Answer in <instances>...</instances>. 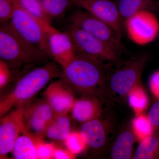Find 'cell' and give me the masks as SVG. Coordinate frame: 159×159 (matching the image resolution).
Instances as JSON below:
<instances>
[{
  "mask_svg": "<svg viewBox=\"0 0 159 159\" xmlns=\"http://www.w3.org/2000/svg\"><path fill=\"white\" fill-rule=\"evenodd\" d=\"M25 131L17 138L12 152L16 159H37V138Z\"/></svg>",
  "mask_w": 159,
  "mask_h": 159,
  "instance_id": "obj_16",
  "label": "cell"
},
{
  "mask_svg": "<svg viewBox=\"0 0 159 159\" xmlns=\"http://www.w3.org/2000/svg\"><path fill=\"white\" fill-rule=\"evenodd\" d=\"M23 116L25 131L34 137L43 138L55 114L44 99L24 106Z\"/></svg>",
  "mask_w": 159,
  "mask_h": 159,
  "instance_id": "obj_10",
  "label": "cell"
},
{
  "mask_svg": "<svg viewBox=\"0 0 159 159\" xmlns=\"http://www.w3.org/2000/svg\"><path fill=\"white\" fill-rule=\"evenodd\" d=\"M47 34L51 58L64 69L77 54L72 39L67 32L59 31L51 25L47 27Z\"/></svg>",
  "mask_w": 159,
  "mask_h": 159,
  "instance_id": "obj_11",
  "label": "cell"
},
{
  "mask_svg": "<svg viewBox=\"0 0 159 159\" xmlns=\"http://www.w3.org/2000/svg\"><path fill=\"white\" fill-rule=\"evenodd\" d=\"M159 155V129L140 142L134 154V159L158 158Z\"/></svg>",
  "mask_w": 159,
  "mask_h": 159,
  "instance_id": "obj_19",
  "label": "cell"
},
{
  "mask_svg": "<svg viewBox=\"0 0 159 159\" xmlns=\"http://www.w3.org/2000/svg\"><path fill=\"white\" fill-rule=\"evenodd\" d=\"M43 95L55 116L67 115L76 100L74 92L60 79L51 83Z\"/></svg>",
  "mask_w": 159,
  "mask_h": 159,
  "instance_id": "obj_13",
  "label": "cell"
},
{
  "mask_svg": "<svg viewBox=\"0 0 159 159\" xmlns=\"http://www.w3.org/2000/svg\"><path fill=\"white\" fill-rule=\"evenodd\" d=\"M71 111L74 119L83 124L100 117L102 107L100 100L97 97L84 96L75 100Z\"/></svg>",
  "mask_w": 159,
  "mask_h": 159,
  "instance_id": "obj_15",
  "label": "cell"
},
{
  "mask_svg": "<svg viewBox=\"0 0 159 159\" xmlns=\"http://www.w3.org/2000/svg\"><path fill=\"white\" fill-rule=\"evenodd\" d=\"M158 159H159V157H158Z\"/></svg>",
  "mask_w": 159,
  "mask_h": 159,
  "instance_id": "obj_32",
  "label": "cell"
},
{
  "mask_svg": "<svg viewBox=\"0 0 159 159\" xmlns=\"http://www.w3.org/2000/svg\"><path fill=\"white\" fill-rule=\"evenodd\" d=\"M15 0H0V22L9 21L14 10Z\"/></svg>",
  "mask_w": 159,
  "mask_h": 159,
  "instance_id": "obj_27",
  "label": "cell"
},
{
  "mask_svg": "<svg viewBox=\"0 0 159 159\" xmlns=\"http://www.w3.org/2000/svg\"><path fill=\"white\" fill-rule=\"evenodd\" d=\"M135 136L129 129L122 131L112 146L110 157L113 159H129L133 157Z\"/></svg>",
  "mask_w": 159,
  "mask_h": 159,
  "instance_id": "obj_17",
  "label": "cell"
},
{
  "mask_svg": "<svg viewBox=\"0 0 159 159\" xmlns=\"http://www.w3.org/2000/svg\"><path fill=\"white\" fill-rule=\"evenodd\" d=\"M9 22L15 30L23 39L51 57L47 37V28L51 25L43 24L21 9L16 2Z\"/></svg>",
  "mask_w": 159,
  "mask_h": 159,
  "instance_id": "obj_5",
  "label": "cell"
},
{
  "mask_svg": "<svg viewBox=\"0 0 159 159\" xmlns=\"http://www.w3.org/2000/svg\"><path fill=\"white\" fill-rule=\"evenodd\" d=\"M99 118L83 123L80 130L87 147L96 152L104 148L108 139V125Z\"/></svg>",
  "mask_w": 159,
  "mask_h": 159,
  "instance_id": "obj_14",
  "label": "cell"
},
{
  "mask_svg": "<svg viewBox=\"0 0 159 159\" xmlns=\"http://www.w3.org/2000/svg\"><path fill=\"white\" fill-rule=\"evenodd\" d=\"M16 71L12 70L7 63L0 59V89L2 91L9 84Z\"/></svg>",
  "mask_w": 159,
  "mask_h": 159,
  "instance_id": "obj_28",
  "label": "cell"
},
{
  "mask_svg": "<svg viewBox=\"0 0 159 159\" xmlns=\"http://www.w3.org/2000/svg\"><path fill=\"white\" fill-rule=\"evenodd\" d=\"M81 8L108 24L122 39L123 21L116 3L111 0H73Z\"/></svg>",
  "mask_w": 159,
  "mask_h": 159,
  "instance_id": "obj_9",
  "label": "cell"
},
{
  "mask_svg": "<svg viewBox=\"0 0 159 159\" xmlns=\"http://www.w3.org/2000/svg\"><path fill=\"white\" fill-rule=\"evenodd\" d=\"M108 66L97 57L77 52L73 60L62 69L59 79L74 93L97 97L108 90Z\"/></svg>",
  "mask_w": 159,
  "mask_h": 159,
  "instance_id": "obj_1",
  "label": "cell"
},
{
  "mask_svg": "<svg viewBox=\"0 0 159 159\" xmlns=\"http://www.w3.org/2000/svg\"><path fill=\"white\" fill-rule=\"evenodd\" d=\"M44 11L50 22L62 18L71 7L73 0H41Z\"/></svg>",
  "mask_w": 159,
  "mask_h": 159,
  "instance_id": "obj_20",
  "label": "cell"
},
{
  "mask_svg": "<svg viewBox=\"0 0 159 159\" xmlns=\"http://www.w3.org/2000/svg\"><path fill=\"white\" fill-rule=\"evenodd\" d=\"M67 26L66 31L72 39L77 53L93 56L102 61L119 62L120 51L116 48L75 26Z\"/></svg>",
  "mask_w": 159,
  "mask_h": 159,
  "instance_id": "obj_6",
  "label": "cell"
},
{
  "mask_svg": "<svg viewBox=\"0 0 159 159\" xmlns=\"http://www.w3.org/2000/svg\"><path fill=\"white\" fill-rule=\"evenodd\" d=\"M65 143L67 149L74 155L81 153L87 147L80 131L71 132Z\"/></svg>",
  "mask_w": 159,
  "mask_h": 159,
  "instance_id": "obj_25",
  "label": "cell"
},
{
  "mask_svg": "<svg viewBox=\"0 0 159 159\" xmlns=\"http://www.w3.org/2000/svg\"><path fill=\"white\" fill-rule=\"evenodd\" d=\"M129 103L136 116L142 114L148 103V96L140 83L129 93Z\"/></svg>",
  "mask_w": 159,
  "mask_h": 159,
  "instance_id": "obj_22",
  "label": "cell"
},
{
  "mask_svg": "<svg viewBox=\"0 0 159 159\" xmlns=\"http://www.w3.org/2000/svg\"><path fill=\"white\" fill-rule=\"evenodd\" d=\"M75 155L71 153L67 149L56 147L54 152V159H74Z\"/></svg>",
  "mask_w": 159,
  "mask_h": 159,
  "instance_id": "obj_31",
  "label": "cell"
},
{
  "mask_svg": "<svg viewBox=\"0 0 159 159\" xmlns=\"http://www.w3.org/2000/svg\"><path fill=\"white\" fill-rule=\"evenodd\" d=\"M24 107H18L7 116L1 118L0 122V157L4 158L12 152L15 144L25 131Z\"/></svg>",
  "mask_w": 159,
  "mask_h": 159,
  "instance_id": "obj_12",
  "label": "cell"
},
{
  "mask_svg": "<svg viewBox=\"0 0 159 159\" xmlns=\"http://www.w3.org/2000/svg\"><path fill=\"white\" fill-rule=\"evenodd\" d=\"M149 87L154 97L159 100V70L152 75L149 80Z\"/></svg>",
  "mask_w": 159,
  "mask_h": 159,
  "instance_id": "obj_30",
  "label": "cell"
},
{
  "mask_svg": "<svg viewBox=\"0 0 159 159\" xmlns=\"http://www.w3.org/2000/svg\"><path fill=\"white\" fill-rule=\"evenodd\" d=\"M56 146L52 143L45 142L43 138H37L36 150L37 158L39 159H54Z\"/></svg>",
  "mask_w": 159,
  "mask_h": 159,
  "instance_id": "obj_26",
  "label": "cell"
},
{
  "mask_svg": "<svg viewBox=\"0 0 159 159\" xmlns=\"http://www.w3.org/2000/svg\"><path fill=\"white\" fill-rule=\"evenodd\" d=\"M159 2V0H158Z\"/></svg>",
  "mask_w": 159,
  "mask_h": 159,
  "instance_id": "obj_33",
  "label": "cell"
},
{
  "mask_svg": "<svg viewBox=\"0 0 159 159\" xmlns=\"http://www.w3.org/2000/svg\"><path fill=\"white\" fill-rule=\"evenodd\" d=\"M77 8L69 14L67 19L68 25L83 30L119 51L122 50V39L112 27L87 11Z\"/></svg>",
  "mask_w": 159,
  "mask_h": 159,
  "instance_id": "obj_7",
  "label": "cell"
},
{
  "mask_svg": "<svg viewBox=\"0 0 159 159\" xmlns=\"http://www.w3.org/2000/svg\"><path fill=\"white\" fill-rule=\"evenodd\" d=\"M133 132L139 142L153 133L154 129L147 116L140 114L133 120Z\"/></svg>",
  "mask_w": 159,
  "mask_h": 159,
  "instance_id": "obj_23",
  "label": "cell"
},
{
  "mask_svg": "<svg viewBox=\"0 0 159 159\" xmlns=\"http://www.w3.org/2000/svg\"><path fill=\"white\" fill-rule=\"evenodd\" d=\"M51 58L23 39L9 21L1 23L0 59L7 63L12 70L16 72L22 68L45 63Z\"/></svg>",
  "mask_w": 159,
  "mask_h": 159,
  "instance_id": "obj_3",
  "label": "cell"
},
{
  "mask_svg": "<svg viewBox=\"0 0 159 159\" xmlns=\"http://www.w3.org/2000/svg\"><path fill=\"white\" fill-rule=\"evenodd\" d=\"M147 116L154 130L159 129V100L152 106Z\"/></svg>",
  "mask_w": 159,
  "mask_h": 159,
  "instance_id": "obj_29",
  "label": "cell"
},
{
  "mask_svg": "<svg viewBox=\"0 0 159 159\" xmlns=\"http://www.w3.org/2000/svg\"><path fill=\"white\" fill-rule=\"evenodd\" d=\"M62 70L54 60L23 74L18 80L13 89L1 98V118L13 107L18 108L27 105L49 82L59 78Z\"/></svg>",
  "mask_w": 159,
  "mask_h": 159,
  "instance_id": "obj_2",
  "label": "cell"
},
{
  "mask_svg": "<svg viewBox=\"0 0 159 159\" xmlns=\"http://www.w3.org/2000/svg\"><path fill=\"white\" fill-rule=\"evenodd\" d=\"M18 6L45 25H51L46 15L41 0H15Z\"/></svg>",
  "mask_w": 159,
  "mask_h": 159,
  "instance_id": "obj_24",
  "label": "cell"
},
{
  "mask_svg": "<svg viewBox=\"0 0 159 159\" xmlns=\"http://www.w3.org/2000/svg\"><path fill=\"white\" fill-rule=\"evenodd\" d=\"M71 133V123L67 115L55 116L48 125L44 135L51 140L65 142Z\"/></svg>",
  "mask_w": 159,
  "mask_h": 159,
  "instance_id": "obj_18",
  "label": "cell"
},
{
  "mask_svg": "<svg viewBox=\"0 0 159 159\" xmlns=\"http://www.w3.org/2000/svg\"><path fill=\"white\" fill-rule=\"evenodd\" d=\"M129 39L139 45L152 42L159 33V20L149 10L139 11L124 21Z\"/></svg>",
  "mask_w": 159,
  "mask_h": 159,
  "instance_id": "obj_8",
  "label": "cell"
},
{
  "mask_svg": "<svg viewBox=\"0 0 159 159\" xmlns=\"http://www.w3.org/2000/svg\"><path fill=\"white\" fill-rule=\"evenodd\" d=\"M147 59V55L143 54L122 62L119 61L115 69L109 71L107 88L112 97L120 100L127 97L140 83Z\"/></svg>",
  "mask_w": 159,
  "mask_h": 159,
  "instance_id": "obj_4",
  "label": "cell"
},
{
  "mask_svg": "<svg viewBox=\"0 0 159 159\" xmlns=\"http://www.w3.org/2000/svg\"><path fill=\"white\" fill-rule=\"evenodd\" d=\"M123 21L139 11L148 10L153 6L152 0H118L116 3Z\"/></svg>",
  "mask_w": 159,
  "mask_h": 159,
  "instance_id": "obj_21",
  "label": "cell"
}]
</instances>
